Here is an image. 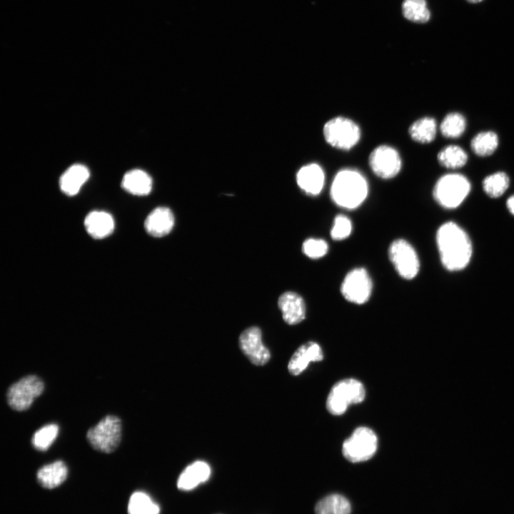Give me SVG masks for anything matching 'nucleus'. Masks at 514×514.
Returning <instances> with one entry per match:
<instances>
[{"label":"nucleus","instance_id":"obj_1","mask_svg":"<svg viewBox=\"0 0 514 514\" xmlns=\"http://www.w3.org/2000/svg\"><path fill=\"white\" fill-rule=\"evenodd\" d=\"M436 243L444 267L451 271L464 268L472 256V245L467 233L457 224H443L436 233Z\"/></svg>","mask_w":514,"mask_h":514},{"label":"nucleus","instance_id":"obj_2","mask_svg":"<svg viewBox=\"0 0 514 514\" xmlns=\"http://www.w3.org/2000/svg\"><path fill=\"white\" fill-rule=\"evenodd\" d=\"M368 193L366 178L354 168H343L334 176L331 197L338 206L352 210L360 206Z\"/></svg>","mask_w":514,"mask_h":514},{"label":"nucleus","instance_id":"obj_3","mask_svg":"<svg viewBox=\"0 0 514 514\" xmlns=\"http://www.w3.org/2000/svg\"><path fill=\"white\" fill-rule=\"evenodd\" d=\"M366 397L363 383L354 378H346L336 383L326 400V408L333 415L343 414L348 406L361 403Z\"/></svg>","mask_w":514,"mask_h":514},{"label":"nucleus","instance_id":"obj_4","mask_svg":"<svg viewBox=\"0 0 514 514\" xmlns=\"http://www.w3.org/2000/svg\"><path fill=\"white\" fill-rule=\"evenodd\" d=\"M325 141L332 147L348 151L359 141L361 131L358 125L345 116H336L323 126Z\"/></svg>","mask_w":514,"mask_h":514},{"label":"nucleus","instance_id":"obj_5","mask_svg":"<svg viewBox=\"0 0 514 514\" xmlns=\"http://www.w3.org/2000/svg\"><path fill=\"white\" fill-rule=\"evenodd\" d=\"M470 191V183L463 175L448 173L441 176L433 188L435 201L443 207H458Z\"/></svg>","mask_w":514,"mask_h":514},{"label":"nucleus","instance_id":"obj_6","mask_svg":"<svg viewBox=\"0 0 514 514\" xmlns=\"http://www.w3.org/2000/svg\"><path fill=\"white\" fill-rule=\"evenodd\" d=\"M378 448V437L370 428L361 426L353 430L342 445L343 456L352 463L371 459Z\"/></svg>","mask_w":514,"mask_h":514},{"label":"nucleus","instance_id":"obj_7","mask_svg":"<svg viewBox=\"0 0 514 514\" xmlns=\"http://www.w3.org/2000/svg\"><path fill=\"white\" fill-rule=\"evenodd\" d=\"M90 445L96 450L111 453L119 446L121 438V421L114 415H106L86 434Z\"/></svg>","mask_w":514,"mask_h":514},{"label":"nucleus","instance_id":"obj_8","mask_svg":"<svg viewBox=\"0 0 514 514\" xmlns=\"http://www.w3.org/2000/svg\"><path fill=\"white\" fill-rule=\"evenodd\" d=\"M44 389V382L38 376L31 375L23 377L9 388L7 403L15 410H27Z\"/></svg>","mask_w":514,"mask_h":514},{"label":"nucleus","instance_id":"obj_9","mask_svg":"<svg viewBox=\"0 0 514 514\" xmlns=\"http://www.w3.org/2000/svg\"><path fill=\"white\" fill-rule=\"evenodd\" d=\"M388 255L395 271L403 278L410 280L417 276L420 261L414 248L407 241H393L389 246Z\"/></svg>","mask_w":514,"mask_h":514},{"label":"nucleus","instance_id":"obj_10","mask_svg":"<svg viewBox=\"0 0 514 514\" xmlns=\"http://www.w3.org/2000/svg\"><path fill=\"white\" fill-rule=\"evenodd\" d=\"M368 163L376 176L390 179L400 171L402 160L398 151L388 145H380L370 153Z\"/></svg>","mask_w":514,"mask_h":514},{"label":"nucleus","instance_id":"obj_11","mask_svg":"<svg viewBox=\"0 0 514 514\" xmlns=\"http://www.w3.org/2000/svg\"><path fill=\"white\" fill-rule=\"evenodd\" d=\"M372 288V281L367 271L363 268H356L346 274L341 291L348 301L363 304L370 298Z\"/></svg>","mask_w":514,"mask_h":514},{"label":"nucleus","instance_id":"obj_12","mask_svg":"<svg viewBox=\"0 0 514 514\" xmlns=\"http://www.w3.org/2000/svg\"><path fill=\"white\" fill-rule=\"evenodd\" d=\"M261 336V330L253 326L243 331L239 337L241 350L256 366H263L271 357L268 349L263 343Z\"/></svg>","mask_w":514,"mask_h":514},{"label":"nucleus","instance_id":"obj_13","mask_svg":"<svg viewBox=\"0 0 514 514\" xmlns=\"http://www.w3.org/2000/svg\"><path fill=\"white\" fill-rule=\"evenodd\" d=\"M323 358L321 347L316 342H308L297 348L291 356L288 370L293 376L303 372L311 362H319Z\"/></svg>","mask_w":514,"mask_h":514},{"label":"nucleus","instance_id":"obj_14","mask_svg":"<svg viewBox=\"0 0 514 514\" xmlns=\"http://www.w3.org/2000/svg\"><path fill=\"white\" fill-rule=\"evenodd\" d=\"M300 188L309 196L318 195L323 188L325 174L320 165L311 163L302 166L296 174Z\"/></svg>","mask_w":514,"mask_h":514},{"label":"nucleus","instance_id":"obj_15","mask_svg":"<svg viewBox=\"0 0 514 514\" xmlns=\"http://www.w3.org/2000/svg\"><path fill=\"white\" fill-rule=\"evenodd\" d=\"M279 309L284 321L288 325H296L305 319L306 305L303 299L298 293L288 291L278 298Z\"/></svg>","mask_w":514,"mask_h":514},{"label":"nucleus","instance_id":"obj_16","mask_svg":"<svg viewBox=\"0 0 514 514\" xmlns=\"http://www.w3.org/2000/svg\"><path fill=\"white\" fill-rule=\"evenodd\" d=\"M174 226V216L166 207H157L146 217L144 228L146 232L156 238L168 234Z\"/></svg>","mask_w":514,"mask_h":514},{"label":"nucleus","instance_id":"obj_17","mask_svg":"<svg viewBox=\"0 0 514 514\" xmlns=\"http://www.w3.org/2000/svg\"><path fill=\"white\" fill-rule=\"evenodd\" d=\"M211 475V468L204 461H196L188 465L178 477L177 486L181 490H191L206 482Z\"/></svg>","mask_w":514,"mask_h":514},{"label":"nucleus","instance_id":"obj_18","mask_svg":"<svg viewBox=\"0 0 514 514\" xmlns=\"http://www.w3.org/2000/svg\"><path fill=\"white\" fill-rule=\"evenodd\" d=\"M84 226L92 238L101 239L114 231L115 223L110 213L103 211H94L86 216Z\"/></svg>","mask_w":514,"mask_h":514},{"label":"nucleus","instance_id":"obj_19","mask_svg":"<svg viewBox=\"0 0 514 514\" xmlns=\"http://www.w3.org/2000/svg\"><path fill=\"white\" fill-rule=\"evenodd\" d=\"M90 176L86 166L74 164L68 168L59 180L61 190L68 196H74L79 193L82 186Z\"/></svg>","mask_w":514,"mask_h":514},{"label":"nucleus","instance_id":"obj_20","mask_svg":"<svg viewBox=\"0 0 514 514\" xmlns=\"http://www.w3.org/2000/svg\"><path fill=\"white\" fill-rule=\"evenodd\" d=\"M68 468L61 460H56L41 467L37 472V479L44 488L52 489L62 484L67 478Z\"/></svg>","mask_w":514,"mask_h":514},{"label":"nucleus","instance_id":"obj_21","mask_svg":"<svg viewBox=\"0 0 514 514\" xmlns=\"http://www.w3.org/2000/svg\"><path fill=\"white\" fill-rule=\"evenodd\" d=\"M121 186L127 192L136 196H145L152 189V179L144 171L133 169L125 173Z\"/></svg>","mask_w":514,"mask_h":514},{"label":"nucleus","instance_id":"obj_22","mask_svg":"<svg viewBox=\"0 0 514 514\" xmlns=\"http://www.w3.org/2000/svg\"><path fill=\"white\" fill-rule=\"evenodd\" d=\"M437 124L435 120L430 116H425L417 119L408 128L410 137L415 142L428 143L432 142L436 136Z\"/></svg>","mask_w":514,"mask_h":514},{"label":"nucleus","instance_id":"obj_23","mask_svg":"<svg viewBox=\"0 0 514 514\" xmlns=\"http://www.w3.org/2000/svg\"><path fill=\"white\" fill-rule=\"evenodd\" d=\"M351 507L349 501L338 494L328 495L316 505V514H350Z\"/></svg>","mask_w":514,"mask_h":514},{"label":"nucleus","instance_id":"obj_24","mask_svg":"<svg viewBox=\"0 0 514 514\" xmlns=\"http://www.w3.org/2000/svg\"><path fill=\"white\" fill-rule=\"evenodd\" d=\"M437 158L441 166L450 169L461 168L468 161L466 152L456 145L444 147L439 151Z\"/></svg>","mask_w":514,"mask_h":514},{"label":"nucleus","instance_id":"obj_25","mask_svg":"<svg viewBox=\"0 0 514 514\" xmlns=\"http://www.w3.org/2000/svg\"><path fill=\"white\" fill-rule=\"evenodd\" d=\"M160 508L144 492L137 491L130 497L128 504V514H159Z\"/></svg>","mask_w":514,"mask_h":514},{"label":"nucleus","instance_id":"obj_26","mask_svg":"<svg viewBox=\"0 0 514 514\" xmlns=\"http://www.w3.org/2000/svg\"><path fill=\"white\" fill-rule=\"evenodd\" d=\"M498 145V137L495 132L491 131L478 133L470 142L472 151L479 156H488L493 154Z\"/></svg>","mask_w":514,"mask_h":514},{"label":"nucleus","instance_id":"obj_27","mask_svg":"<svg viewBox=\"0 0 514 514\" xmlns=\"http://www.w3.org/2000/svg\"><path fill=\"white\" fill-rule=\"evenodd\" d=\"M402 12L405 19L416 23H425L430 19L425 0H404Z\"/></svg>","mask_w":514,"mask_h":514},{"label":"nucleus","instance_id":"obj_28","mask_svg":"<svg viewBox=\"0 0 514 514\" xmlns=\"http://www.w3.org/2000/svg\"><path fill=\"white\" fill-rule=\"evenodd\" d=\"M466 121L463 115L457 112L447 114L443 119L440 130L443 136L447 138H458L465 130Z\"/></svg>","mask_w":514,"mask_h":514},{"label":"nucleus","instance_id":"obj_29","mask_svg":"<svg viewBox=\"0 0 514 514\" xmlns=\"http://www.w3.org/2000/svg\"><path fill=\"white\" fill-rule=\"evenodd\" d=\"M509 183L508 176L504 172L499 171L486 176L483 181V188L488 196L498 198L505 192Z\"/></svg>","mask_w":514,"mask_h":514},{"label":"nucleus","instance_id":"obj_30","mask_svg":"<svg viewBox=\"0 0 514 514\" xmlns=\"http://www.w3.org/2000/svg\"><path fill=\"white\" fill-rule=\"evenodd\" d=\"M58 433L59 426L56 424L44 425L34 434L31 439L34 447L38 450H46L56 438Z\"/></svg>","mask_w":514,"mask_h":514},{"label":"nucleus","instance_id":"obj_31","mask_svg":"<svg viewBox=\"0 0 514 514\" xmlns=\"http://www.w3.org/2000/svg\"><path fill=\"white\" fill-rule=\"evenodd\" d=\"M302 249L307 257L316 259L322 258L327 253L328 246L323 239L310 238L303 242Z\"/></svg>","mask_w":514,"mask_h":514},{"label":"nucleus","instance_id":"obj_32","mask_svg":"<svg viewBox=\"0 0 514 514\" xmlns=\"http://www.w3.org/2000/svg\"><path fill=\"white\" fill-rule=\"evenodd\" d=\"M352 231V223L349 218L340 214L336 216L331 231V236L333 240L341 241L348 238Z\"/></svg>","mask_w":514,"mask_h":514},{"label":"nucleus","instance_id":"obj_33","mask_svg":"<svg viewBox=\"0 0 514 514\" xmlns=\"http://www.w3.org/2000/svg\"><path fill=\"white\" fill-rule=\"evenodd\" d=\"M507 206L510 212L514 215V196H510L508 199Z\"/></svg>","mask_w":514,"mask_h":514},{"label":"nucleus","instance_id":"obj_34","mask_svg":"<svg viewBox=\"0 0 514 514\" xmlns=\"http://www.w3.org/2000/svg\"><path fill=\"white\" fill-rule=\"evenodd\" d=\"M467 1L470 3H478L480 1H482L483 0H467Z\"/></svg>","mask_w":514,"mask_h":514}]
</instances>
